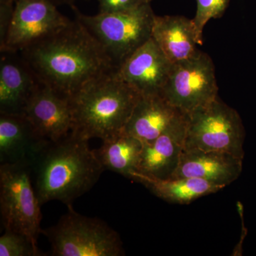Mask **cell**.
I'll return each mask as SVG.
<instances>
[{"label":"cell","mask_w":256,"mask_h":256,"mask_svg":"<svg viewBox=\"0 0 256 256\" xmlns=\"http://www.w3.org/2000/svg\"><path fill=\"white\" fill-rule=\"evenodd\" d=\"M20 53L40 84L68 98L94 79L118 68L105 48L76 18Z\"/></svg>","instance_id":"1"},{"label":"cell","mask_w":256,"mask_h":256,"mask_svg":"<svg viewBox=\"0 0 256 256\" xmlns=\"http://www.w3.org/2000/svg\"><path fill=\"white\" fill-rule=\"evenodd\" d=\"M242 160L223 152L184 149L172 178H198L226 188L242 174Z\"/></svg>","instance_id":"13"},{"label":"cell","mask_w":256,"mask_h":256,"mask_svg":"<svg viewBox=\"0 0 256 256\" xmlns=\"http://www.w3.org/2000/svg\"><path fill=\"white\" fill-rule=\"evenodd\" d=\"M89 140L74 132L48 142L31 165L35 192L40 204L60 201L69 207L90 191L105 171Z\"/></svg>","instance_id":"2"},{"label":"cell","mask_w":256,"mask_h":256,"mask_svg":"<svg viewBox=\"0 0 256 256\" xmlns=\"http://www.w3.org/2000/svg\"><path fill=\"white\" fill-rule=\"evenodd\" d=\"M140 96L118 76L116 70L94 79L70 100L72 132L90 140H107L124 132Z\"/></svg>","instance_id":"3"},{"label":"cell","mask_w":256,"mask_h":256,"mask_svg":"<svg viewBox=\"0 0 256 256\" xmlns=\"http://www.w3.org/2000/svg\"><path fill=\"white\" fill-rule=\"evenodd\" d=\"M183 114L161 95L140 96L124 132L143 143L152 142Z\"/></svg>","instance_id":"15"},{"label":"cell","mask_w":256,"mask_h":256,"mask_svg":"<svg viewBox=\"0 0 256 256\" xmlns=\"http://www.w3.org/2000/svg\"><path fill=\"white\" fill-rule=\"evenodd\" d=\"M31 170L26 163L0 165V212L4 230L23 234L38 250L42 205L32 185Z\"/></svg>","instance_id":"6"},{"label":"cell","mask_w":256,"mask_h":256,"mask_svg":"<svg viewBox=\"0 0 256 256\" xmlns=\"http://www.w3.org/2000/svg\"><path fill=\"white\" fill-rule=\"evenodd\" d=\"M152 38L169 58L176 63L198 52L193 21L184 16H156Z\"/></svg>","instance_id":"17"},{"label":"cell","mask_w":256,"mask_h":256,"mask_svg":"<svg viewBox=\"0 0 256 256\" xmlns=\"http://www.w3.org/2000/svg\"><path fill=\"white\" fill-rule=\"evenodd\" d=\"M41 252L36 250L23 234L11 230H4L0 237V256H37Z\"/></svg>","instance_id":"21"},{"label":"cell","mask_w":256,"mask_h":256,"mask_svg":"<svg viewBox=\"0 0 256 256\" xmlns=\"http://www.w3.org/2000/svg\"><path fill=\"white\" fill-rule=\"evenodd\" d=\"M98 2L99 13L122 12L136 9L148 0H97Z\"/></svg>","instance_id":"22"},{"label":"cell","mask_w":256,"mask_h":256,"mask_svg":"<svg viewBox=\"0 0 256 256\" xmlns=\"http://www.w3.org/2000/svg\"><path fill=\"white\" fill-rule=\"evenodd\" d=\"M215 66L210 56L198 50L188 60L172 64L161 96L188 114L218 97Z\"/></svg>","instance_id":"8"},{"label":"cell","mask_w":256,"mask_h":256,"mask_svg":"<svg viewBox=\"0 0 256 256\" xmlns=\"http://www.w3.org/2000/svg\"><path fill=\"white\" fill-rule=\"evenodd\" d=\"M148 1L150 2L152 1V0H148Z\"/></svg>","instance_id":"25"},{"label":"cell","mask_w":256,"mask_h":256,"mask_svg":"<svg viewBox=\"0 0 256 256\" xmlns=\"http://www.w3.org/2000/svg\"><path fill=\"white\" fill-rule=\"evenodd\" d=\"M188 114L184 149L223 152L244 159L245 129L235 109L218 96Z\"/></svg>","instance_id":"7"},{"label":"cell","mask_w":256,"mask_h":256,"mask_svg":"<svg viewBox=\"0 0 256 256\" xmlns=\"http://www.w3.org/2000/svg\"><path fill=\"white\" fill-rule=\"evenodd\" d=\"M196 12L192 18L198 45L203 44V32L212 18H222L228 8L230 0H196Z\"/></svg>","instance_id":"20"},{"label":"cell","mask_w":256,"mask_h":256,"mask_svg":"<svg viewBox=\"0 0 256 256\" xmlns=\"http://www.w3.org/2000/svg\"><path fill=\"white\" fill-rule=\"evenodd\" d=\"M188 121V114H183L154 141L143 143L137 173L158 180L173 178L184 148Z\"/></svg>","instance_id":"12"},{"label":"cell","mask_w":256,"mask_h":256,"mask_svg":"<svg viewBox=\"0 0 256 256\" xmlns=\"http://www.w3.org/2000/svg\"><path fill=\"white\" fill-rule=\"evenodd\" d=\"M70 22L50 0H16L6 36L0 44L2 54L21 52Z\"/></svg>","instance_id":"9"},{"label":"cell","mask_w":256,"mask_h":256,"mask_svg":"<svg viewBox=\"0 0 256 256\" xmlns=\"http://www.w3.org/2000/svg\"><path fill=\"white\" fill-rule=\"evenodd\" d=\"M55 225L42 229L54 256H121L124 255L119 234L100 218L86 216L73 206Z\"/></svg>","instance_id":"4"},{"label":"cell","mask_w":256,"mask_h":256,"mask_svg":"<svg viewBox=\"0 0 256 256\" xmlns=\"http://www.w3.org/2000/svg\"><path fill=\"white\" fill-rule=\"evenodd\" d=\"M142 148V141L122 132L102 141L100 148L94 150L105 170L130 178L138 172Z\"/></svg>","instance_id":"19"},{"label":"cell","mask_w":256,"mask_h":256,"mask_svg":"<svg viewBox=\"0 0 256 256\" xmlns=\"http://www.w3.org/2000/svg\"><path fill=\"white\" fill-rule=\"evenodd\" d=\"M130 180L142 184L158 198L178 204H188L192 202L223 190L224 188L198 178H178L158 180L134 173Z\"/></svg>","instance_id":"18"},{"label":"cell","mask_w":256,"mask_h":256,"mask_svg":"<svg viewBox=\"0 0 256 256\" xmlns=\"http://www.w3.org/2000/svg\"><path fill=\"white\" fill-rule=\"evenodd\" d=\"M172 66L151 37L118 67L116 74L140 96L161 95Z\"/></svg>","instance_id":"11"},{"label":"cell","mask_w":256,"mask_h":256,"mask_svg":"<svg viewBox=\"0 0 256 256\" xmlns=\"http://www.w3.org/2000/svg\"><path fill=\"white\" fill-rule=\"evenodd\" d=\"M22 114L38 138L55 142L73 128V114L68 98L38 84L23 109Z\"/></svg>","instance_id":"10"},{"label":"cell","mask_w":256,"mask_h":256,"mask_svg":"<svg viewBox=\"0 0 256 256\" xmlns=\"http://www.w3.org/2000/svg\"><path fill=\"white\" fill-rule=\"evenodd\" d=\"M74 11L76 18L105 48L117 67L152 37L156 14L149 2L122 12L88 16L76 8Z\"/></svg>","instance_id":"5"},{"label":"cell","mask_w":256,"mask_h":256,"mask_svg":"<svg viewBox=\"0 0 256 256\" xmlns=\"http://www.w3.org/2000/svg\"><path fill=\"white\" fill-rule=\"evenodd\" d=\"M50 142L36 136L22 114H0V162L32 165L45 144Z\"/></svg>","instance_id":"14"},{"label":"cell","mask_w":256,"mask_h":256,"mask_svg":"<svg viewBox=\"0 0 256 256\" xmlns=\"http://www.w3.org/2000/svg\"><path fill=\"white\" fill-rule=\"evenodd\" d=\"M3 54L0 63V111L22 114L40 82L22 58L18 60L10 54Z\"/></svg>","instance_id":"16"},{"label":"cell","mask_w":256,"mask_h":256,"mask_svg":"<svg viewBox=\"0 0 256 256\" xmlns=\"http://www.w3.org/2000/svg\"><path fill=\"white\" fill-rule=\"evenodd\" d=\"M16 0H0V44L4 42L14 13Z\"/></svg>","instance_id":"23"},{"label":"cell","mask_w":256,"mask_h":256,"mask_svg":"<svg viewBox=\"0 0 256 256\" xmlns=\"http://www.w3.org/2000/svg\"><path fill=\"white\" fill-rule=\"evenodd\" d=\"M53 2L54 3H68V4H72L73 0H50Z\"/></svg>","instance_id":"24"}]
</instances>
